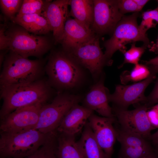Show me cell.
I'll return each instance as SVG.
<instances>
[{
	"label": "cell",
	"mask_w": 158,
	"mask_h": 158,
	"mask_svg": "<svg viewBox=\"0 0 158 158\" xmlns=\"http://www.w3.org/2000/svg\"><path fill=\"white\" fill-rule=\"evenodd\" d=\"M44 104L38 103L20 108L6 116L0 120V132L17 133L35 129Z\"/></svg>",
	"instance_id": "cell-9"
},
{
	"label": "cell",
	"mask_w": 158,
	"mask_h": 158,
	"mask_svg": "<svg viewBox=\"0 0 158 158\" xmlns=\"http://www.w3.org/2000/svg\"><path fill=\"white\" fill-rule=\"evenodd\" d=\"M94 18L91 29L99 36L113 33L124 16L121 13L116 0H93Z\"/></svg>",
	"instance_id": "cell-10"
},
{
	"label": "cell",
	"mask_w": 158,
	"mask_h": 158,
	"mask_svg": "<svg viewBox=\"0 0 158 158\" xmlns=\"http://www.w3.org/2000/svg\"><path fill=\"white\" fill-rule=\"evenodd\" d=\"M77 143L84 158H109L97 141L88 121Z\"/></svg>",
	"instance_id": "cell-18"
},
{
	"label": "cell",
	"mask_w": 158,
	"mask_h": 158,
	"mask_svg": "<svg viewBox=\"0 0 158 158\" xmlns=\"http://www.w3.org/2000/svg\"><path fill=\"white\" fill-rule=\"evenodd\" d=\"M114 121V117H100L93 113L89 118L88 121L97 141L109 158L117 139V131L113 125Z\"/></svg>",
	"instance_id": "cell-13"
},
{
	"label": "cell",
	"mask_w": 158,
	"mask_h": 158,
	"mask_svg": "<svg viewBox=\"0 0 158 158\" xmlns=\"http://www.w3.org/2000/svg\"><path fill=\"white\" fill-rule=\"evenodd\" d=\"M55 133L44 134L35 129L17 133L0 132V158H24L31 155Z\"/></svg>",
	"instance_id": "cell-3"
},
{
	"label": "cell",
	"mask_w": 158,
	"mask_h": 158,
	"mask_svg": "<svg viewBox=\"0 0 158 158\" xmlns=\"http://www.w3.org/2000/svg\"><path fill=\"white\" fill-rule=\"evenodd\" d=\"M140 15L139 12H136L129 16L124 15L116 26L111 37L104 42V55L110 63L111 58L116 51L123 54L126 51V45L128 44L142 41L143 44L150 46L151 43L147 34L140 29L138 24L137 19Z\"/></svg>",
	"instance_id": "cell-5"
},
{
	"label": "cell",
	"mask_w": 158,
	"mask_h": 158,
	"mask_svg": "<svg viewBox=\"0 0 158 158\" xmlns=\"http://www.w3.org/2000/svg\"><path fill=\"white\" fill-rule=\"evenodd\" d=\"M56 154L58 158H84L75 135L57 132Z\"/></svg>",
	"instance_id": "cell-21"
},
{
	"label": "cell",
	"mask_w": 158,
	"mask_h": 158,
	"mask_svg": "<svg viewBox=\"0 0 158 158\" xmlns=\"http://www.w3.org/2000/svg\"><path fill=\"white\" fill-rule=\"evenodd\" d=\"M104 79L102 76L92 86L84 99L83 106L96 111L103 117L113 118L112 109L108 103Z\"/></svg>",
	"instance_id": "cell-15"
},
{
	"label": "cell",
	"mask_w": 158,
	"mask_h": 158,
	"mask_svg": "<svg viewBox=\"0 0 158 158\" xmlns=\"http://www.w3.org/2000/svg\"><path fill=\"white\" fill-rule=\"evenodd\" d=\"M93 111L78 104L74 105L64 117L57 132L75 135L84 128Z\"/></svg>",
	"instance_id": "cell-17"
},
{
	"label": "cell",
	"mask_w": 158,
	"mask_h": 158,
	"mask_svg": "<svg viewBox=\"0 0 158 158\" xmlns=\"http://www.w3.org/2000/svg\"><path fill=\"white\" fill-rule=\"evenodd\" d=\"M45 70L50 85L61 90L76 87L84 78L82 67L64 51L50 55Z\"/></svg>",
	"instance_id": "cell-2"
},
{
	"label": "cell",
	"mask_w": 158,
	"mask_h": 158,
	"mask_svg": "<svg viewBox=\"0 0 158 158\" xmlns=\"http://www.w3.org/2000/svg\"><path fill=\"white\" fill-rule=\"evenodd\" d=\"M51 86L48 81L41 79L29 83L0 86L3 100L0 120L18 108L45 104L50 96Z\"/></svg>",
	"instance_id": "cell-1"
},
{
	"label": "cell",
	"mask_w": 158,
	"mask_h": 158,
	"mask_svg": "<svg viewBox=\"0 0 158 158\" xmlns=\"http://www.w3.org/2000/svg\"><path fill=\"white\" fill-rule=\"evenodd\" d=\"M152 108L156 109L158 111V104L154 106Z\"/></svg>",
	"instance_id": "cell-38"
},
{
	"label": "cell",
	"mask_w": 158,
	"mask_h": 158,
	"mask_svg": "<svg viewBox=\"0 0 158 158\" xmlns=\"http://www.w3.org/2000/svg\"><path fill=\"white\" fill-rule=\"evenodd\" d=\"M81 96L67 93H59L49 103L43 105L35 128L44 134L57 132L64 117L71 108L78 104Z\"/></svg>",
	"instance_id": "cell-6"
},
{
	"label": "cell",
	"mask_w": 158,
	"mask_h": 158,
	"mask_svg": "<svg viewBox=\"0 0 158 158\" xmlns=\"http://www.w3.org/2000/svg\"><path fill=\"white\" fill-rule=\"evenodd\" d=\"M23 1L22 0H0V6L3 13L13 20L15 14L19 12Z\"/></svg>",
	"instance_id": "cell-28"
},
{
	"label": "cell",
	"mask_w": 158,
	"mask_h": 158,
	"mask_svg": "<svg viewBox=\"0 0 158 158\" xmlns=\"http://www.w3.org/2000/svg\"><path fill=\"white\" fill-rule=\"evenodd\" d=\"M42 72L40 61L30 60L10 51L4 61L0 86L33 82L40 79Z\"/></svg>",
	"instance_id": "cell-4"
},
{
	"label": "cell",
	"mask_w": 158,
	"mask_h": 158,
	"mask_svg": "<svg viewBox=\"0 0 158 158\" xmlns=\"http://www.w3.org/2000/svg\"><path fill=\"white\" fill-rule=\"evenodd\" d=\"M151 74L147 66L138 63L135 65L133 69L128 73L121 76V81L124 82H137L142 81L148 77Z\"/></svg>",
	"instance_id": "cell-23"
},
{
	"label": "cell",
	"mask_w": 158,
	"mask_h": 158,
	"mask_svg": "<svg viewBox=\"0 0 158 158\" xmlns=\"http://www.w3.org/2000/svg\"><path fill=\"white\" fill-rule=\"evenodd\" d=\"M141 16L142 20L139 27L142 31L146 33L148 30L155 28L158 24V7L142 12Z\"/></svg>",
	"instance_id": "cell-27"
},
{
	"label": "cell",
	"mask_w": 158,
	"mask_h": 158,
	"mask_svg": "<svg viewBox=\"0 0 158 158\" xmlns=\"http://www.w3.org/2000/svg\"><path fill=\"white\" fill-rule=\"evenodd\" d=\"M157 72H158V71Z\"/></svg>",
	"instance_id": "cell-41"
},
{
	"label": "cell",
	"mask_w": 158,
	"mask_h": 158,
	"mask_svg": "<svg viewBox=\"0 0 158 158\" xmlns=\"http://www.w3.org/2000/svg\"><path fill=\"white\" fill-rule=\"evenodd\" d=\"M69 0L46 1L42 15L47 20L56 42L61 43L64 28L69 16Z\"/></svg>",
	"instance_id": "cell-14"
},
{
	"label": "cell",
	"mask_w": 158,
	"mask_h": 158,
	"mask_svg": "<svg viewBox=\"0 0 158 158\" xmlns=\"http://www.w3.org/2000/svg\"><path fill=\"white\" fill-rule=\"evenodd\" d=\"M96 35L88 40L65 51L82 67L88 70L97 80L101 74L103 67L111 63L106 59Z\"/></svg>",
	"instance_id": "cell-7"
},
{
	"label": "cell",
	"mask_w": 158,
	"mask_h": 158,
	"mask_svg": "<svg viewBox=\"0 0 158 158\" xmlns=\"http://www.w3.org/2000/svg\"><path fill=\"white\" fill-rule=\"evenodd\" d=\"M146 65L151 67L153 71L157 72L158 71V56L150 59L148 61H144Z\"/></svg>",
	"instance_id": "cell-34"
},
{
	"label": "cell",
	"mask_w": 158,
	"mask_h": 158,
	"mask_svg": "<svg viewBox=\"0 0 158 158\" xmlns=\"http://www.w3.org/2000/svg\"><path fill=\"white\" fill-rule=\"evenodd\" d=\"M53 139L52 138H50L37 152L24 158H44L49 145Z\"/></svg>",
	"instance_id": "cell-30"
},
{
	"label": "cell",
	"mask_w": 158,
	"mask_h": 158,
	"mask_svg": "<svg viewBox=\"0 0 158 158\" xmlns=\"http://www.w3.org/2000/svg\"><path fill=\"white\" fill-rule=\"evenodd\" d=\"M150 139L153 142L158 146V129L155 133L151 135Z\"/></svg>",
	"instance_id": "cell-36"
},
{
	"label": "cell",
	"mask_w": 158,
	"mask_h": 158,
	"mask_svg": "<svg viewBox=\"0 0 158 158\" xmlns=\"http://www.w3.org/2000/svg\"><path fill=\"white\" fill-rule=\"evenodd\" d=\"M117 132V139L121 146L134 148H152L147 139L139 135L121 129Z\"/></svg>",
	"instance_id": "cell-22"
},
{
	"label": "cell",
	"mask_w": 158,
	"mask_h": 158,
	"mask_svg": "<svg viewBox=\"0 0 158 158\" xmlns=\"http://www.w3.org/2000/svg\"><path fill=\"white\" fill-rule=\"evenodd\" d=\"M157 3H158V6H157V7H158V0H157Z\"/></svg>",
	"instance_id": "cell-40"
},
{
	"label": "cell",
	"mask_w": 158,
	"mask_h": 158,
	"mask_svg": "<svg viewBox=\"0 0 158 158\" xmlns=\"http://www.w3.org/2000/svg\"><path fill=\"white\" fill-rule=\"evenodd\" d=\"M5 33L9 40L8 49L23 57H41L50 48L47 37L31 34L21 27L12 28Z\"/></svg>",
	"instance_id": "cell-8"
},
{
	"label": "cell",
	"mask_w": 158,
	"mask_h": 158,
	"mask_svg": "<svg viewBox=\"0 0 158 158\" xmlns=\"http://www.w3.org/2000/svg\"><path fill=\"white\" fill-rule=\"evenodd\" d=\"M155 72L151 73L145 79L129 85H117L114 93L110 94L107 92L109 102L116 105L118 108L126 109L130 105L147 100L144 95L147 87L155 77Z\"/></svg>",
	"instance_id": "cell-12"
},
{
	"label": "cell",
	"mask_w": 158,
	"mask_h": 158,
	"mask_svg": "<svg viewBox=\"0 0 158 158\" xmlns=\"http://www.w3.org/2000/svg\"><path fill=\"white\" fill-rule=\"evenodd\" d=\"M157 147H157V151H156V154L157 155L158 157V146H157Z\"/></svg>",
	"instance_id": "cell-39"
},
{
	"label": "cell",
	"mask_w": 158,
	"mask_h": 158,
	"mask_svg": "<svg viewBox=\"0 0 158 158\" xmlns=\"http://www.w3.org/2000/svg\"><path fill=\"white\" fill-rule=\"evenodd\" d=\"M147 114L148 119L152 126L154 128H158V111L152 108L147 111Z\"/></svg>",
	"instance_id": "cell-31"
},
{
	"label": "cell",
	"mask_w": 158,
	"mask_h": 158,
	"mask_svg": "<svg viewBox=\"0 0 158 158\" xmlns=\"http://www.w3.org/2000/svg\"><path fill=\"white\" fill-rule=\"evenodd\" d=\"M135 44L136 42L133 43L130 48L123 54L124 61L119 68L121 67L125 63H130L135 65L138 63L145 50L149 47L148 45L145 44H143L142 47H138L136 46Z\"/></svg>",
	"instance_id": "cell-25"
},
{
	"label": "cell",
	"mask_w": 158,
	"mask_h": 158,
	"mask_svg": "<svg viewBox=\"0 0 158 158\" xmlns=\"http://www.w3.org/2000/svg\"><path fill=\"white\" fill-rule=\"evenodd\" d=\"M149 50L156 54L158 53V36L155 43H151L149 48Z\"/></svg>",
	"instance_id": "cell-35"
},
{
	"label": "cell",
	"mask_w": 158,
	"mask_h": 158,
	"mask_svg": "<svg viewBox=\"0 0 158 158\" xmlns=\"http://www.w3.org/2000/svg\"><path fill=\"white\" fill-rule=\"evenodd\" d=\"M148 100L151 103L158 102V80L155 86L147 100Z\"/></svg>",
	"instance_id": "cell-33"
},
{
	"label": "cell",
	"mask_w": 158,
	"mask_h": 158,
	"mask_svg": "<svg viewBox=\"0 0 158 158\" xmlns=\"http://www.w3.org/2000/svg\"><path fill=\"white\" fill-rule=\"evenodd\" d=\"M96 34L92 29L74 18L68 17L61 43L66 51L90 39Z\"/></svg>",
	"instance_id": "cell-16"
},
{
	"label": "cell",
	"mask_w": 158,
	"mask_h": 158,
	"mask_svg": "<svg viewBox=\"0 0 158 158\" xmlns=\"http://www.w3.org/2000/svg\"><path fill=\"white\" fill-rule=\"evenodd\" d=\"M114 110L121 127V130L139 135L146 139L150 138L152 130L147 117V107L142 106L131 110L116 107Z\"/></svg>",
	"instance_id": "cell-11"
},
{
	"label": "cell",
	"mask_w": 158,
	"mask_h": 158,
	"mask_svg": "<svg viewBox=\"0 0 158 158\" xmlns=\"http://www.w3.org/2000/svg\"><path fill=\"white\" fill-rule=\"evenodd\" d=\"M13 20L29 32L35 35H41L51 31L47 20L42 15L33 14L16 16Z\"/></svg>",
	"instance_id": "cell-19"
},
{
	"label": "cell",
	"mask_w": 158,
	"mask_h": 158,
	"mask_svg": "<svg viewBox=\"0 0 158 158\" xmlns=\"http://www.w3.org/2000/svg\"><path fill=\"white\" fill-rule=\"evenodd\" d=\"M4 28H1L0 30V49L1 50L8 49L9 40L6 34Z\"/></svg>",
	"instance_id": "cell-32"
},
{
	"label": "cell",
	"mask_w": 158,
	"mask_h": 158,
	"mask_svg": "<svg viewBox=\"0 0 158 158\" xmlns=\"http://www.w3.org/2000/svg\"><path fill=\"white\" fill-rule=\"evenodd\" d=\"M144 158H158V157L156 154L153 151Z\"/></svg>",
	"instance_id": "cell-37"
},
{
	"label": "cell",
	"mask_w": 158,
	"mask_h": 158,
	"mask_svg": "<svg viewBox=\"0 0 158 158\" xmlns=\"http://www.w3.org/2000/svg\"><path fill=\"white\" fill-rule=\"evenodd\" d=\"M152 148H134L121 146L120 153L122 158H144L152 152Z\"/></svg>",
	"instance_id": "cell-29"
},
{
	"label": "cell",
	"mask_w": 158,
	"mask_h": 158,
	"mask_svg": "<svg viewBox=\"0 0 158 158\" xmlns=\"http://www.w3.org/2000/svg\"><path fill=\"white\" fill-rule=\"evenodd\" d=\"M148 0H118V8L122 14L139 12L149 1Z\"/></svg>",
	"instance_id": "cell-26"
},
{
	"label": "cell",
	"mask_w": 158,
	"mask_h": 158,
	"mask_svg": "<svg viewBox=\"0 0 158 158\" xmlns=\"http://www.w3.org/2000/svg\"><path fill=\"white\" fill-rule=\"evenodd\" d=\"M71 16L91 28L94 18V5L92 0H69Z\"/></svg>",
	"instance_id": "cell-20"
},
{
	"label": "cell",
	"mask_w": 158,
	"mask_h": 158,
	"mask_svg": "<svg viewBox=\"0 0 158 158\" xmlns=\"http://www.w3.org/2000/svg\"><path fill=\"white\" fill-rule=\"evenodd\" d=\"M46 1L41 0H24L20 9L16 16L37 14L42 15Z\"/></svg>",
	"instance_id": "cell-24"
}]
</instances>
